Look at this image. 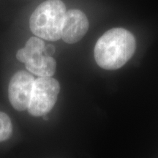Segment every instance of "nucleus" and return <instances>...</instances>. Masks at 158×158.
Wrapping results in <instances>:
<instances>
[{
	"mask_svg": "<svg viewBox=\"0 0 158 158\" xmlns=\"http://www.w3.org/2000/svg\"><path fill=\"white\" fill-rule=\"evenodd\" d=\"M135 37L127 29L114 28L105 32L94 47V59L99 66L108 70H117L135 53Z\"/></svg>",
	"mask_w": 158,
	"mask_h": 158,
	"instance_id": "nucleus-1",
	"label": "nucleus"
},
{
	"mask_svg": "<svg viewBox=\"0 0 158 158\" xmlns=\"http://www.w3.org/2000/svg\"><path fill=\"white\" fill-rule=\"evenodd\" d=\"M88 29L89 21L84 13L80 10H70L65 14L61 38L65 43L73 44L84 37Z\"/></svg>",
	"mask_w": 158,
	"mask_h": 158,
	"instance_id": "nucleus-6",
	"label": "nucleus"
},
{
	"mask_svg": "<svg viewBox=\"0 0 158 158\" xmlns=\"http://www.w3.org/2000/svg\"><path fill=\"white\" fill-rule=\"evenodd\" d=\"M13 126L7 114L0 111V142L7 141L12 135Z\"/></svg>",
	"mask_w": 158,
	"mask_h": 158,
	"instance_id": "nucleus-7",
	"label": "nucleus"
},
{
	"mask_svg": "<svg viewBox=\"0 0 158 158\" xmlns=\"http://www.w3.org/2000/svg\"><path fill=\"white\" fill-rule=\"evenodd\" d=\"M60 91L58 81L51 77H40L35 81L34 89L28 107L33 116H43L48 113L56 104Z\"/></svg>",
	"mask_w": 158,
	"mask_h": 158,
	"instance_id": "nucleus-4",
	"label": "nucleus"
},
{
	"mask_svg": "<svg viewBox=\"0 0 158 158\" xmlns=\"http://www.w3.org/2000/svg\"><path fill=\"white\" fill-rule=\"evenodd\" d=\"M43 54L46 55V56H51L55 53V47L52 45H45L44 48H43Z\"/></svg>",
	"mask_w": 158,
	"mask_h": 158,
	"instance_id": "nucleus-8",
	"label": "nucleus"
},
{
	"mask_svg": "<svg viewBox=\"0 0 158 158\" xmlns=\"http://www.w3.org/2000/svg\"><path fill=\"white\" fill-rule=\"evenodd\" d=\"M34 77L26 71L17 72L12 77L8 87L10 102L19 111L28 109L35 84Z\"/></svg>",
	"mask_w": 158,
	"mask_h": 158,
	"instance_id": "nucleus-5",
	"label": "nucleus"
},
{
	"mask_svg": "<svg viewBox=\"0 0 158 158\" xmlns=\"http://www.w3.org/2000/svg\"><path fill=\"white\" fill-rule=\"evenodd\" d=\"M45 43L37 37H31L27 40L25 47L20 49L16 58L24 62L29 72L40 77H51L55 73L56 62L52 56L43 54Z\"/></svg>",
	"mask_w": 158,
	"mask_h": 158,
	"instance_id": "nucleus-3",
	"label": "nucleus"
},
{
	"mask_svg": "<svg viewBox=\"0 0 158 158\" xmlns=\"http://www.w3.org/2000/svg\"><path fill=\"white\" fill-rule=\"evenodd\" d=\"M66 7L61 0H47L35 9L29 19L33 34L48 41H56L62 36Z\"/></svg>",
	"mask_w": 158,
	"mask_h": 158,
	"instance_id": "nucleus-2",
	"label": "nucleus"
}]
</instances>
